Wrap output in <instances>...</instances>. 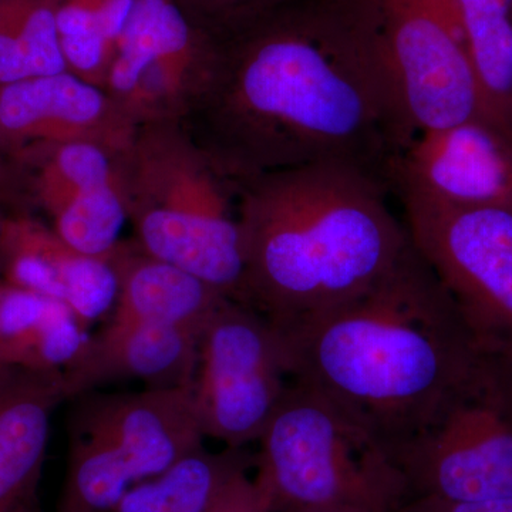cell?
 I'll use <instances>...</instances> for the list:
<instances>
[{
  "label": "cell",
  "instance_id": "18",
  "mask_svg": "<svg viewBox=\"0 0 512 512\" xmlns=\"http://www.w3.org/2000/svg\"><path fill=\"white\" fill-rule=\"evenodd\" d=\"M90 335L72 309L56 299L0 285V363L33 370H64Z\"/></svg>",
  "mask_w": 512,
  "mask_h": 512
},
{
  "label": "cell",
  "instance_id": "17",
  "mask_svg": "<svg viewBox=\"0 0 512 512\" xmlns=\"http://www.w3.org/2000/svg\"><path fill=\"white\" fill-rule=\"evenodd\" d=\"M254 461L245 447H202L134 485L114 512H214L251 484Z\"/></svg>",
  "mask_w": 512,
  "mask_h": 512
},
{
  "label": "cell",
  "instance_id": "2",
  "mask_svg": "<svg viewBox=\"0 0 512 512\" xmlns=\"http://www.w3.org/2000/svg\"><path fill=\"white\" fill-rule=\"evenodd\" d=\"M275 329L289 379L362 424L389 456L498 360L481 348L412 241L367 291Z\"/></svg>",
  "mask_w": 512,
  "mask_h": 512
},
{
  "label": "cell",
  "instance_id": "5",
  "mask_svg": "<svg viewBox=\"0 0 512 512\" xmlns=\"http://www.w3.org/2000/svg\"><path fill=\"white\" fill-rule=\"evenodd\" d=\"M121 171L137 247L242 301L245 262L231 178L175 131L136 137Z\"/></svg>",
  "mask_w": 512,
  "mask_h": 512
},
{
  "label": "cell",
  "instance_id": "4",
  "mask_svg": "<svg viewBox=\"0 0 512 512\" xmlns=\"http://www.w3.org/2000/svg\"><path fill=\"white\" fill-rule=\"evenodd\" d=\"M255 454L261 512H396L407 501L392 457L352 417L289 380Z\"/></svg>",
  "mask_w": 512,
  "mask_h": 512
},
{
  "label": "cell",
  "instance_id": "19",
  "mask_svg": "<svg viewBox=\"0 0 512 512\" xmlns=\"http://www.w3.org/2000/svg\"><path fill=\"white\" fill-rule=\"evenodd\" d=\"M195 59L197 47L190 26L174 0H136L104 90L123 109L124 100L148 67H170L188 76Z\"/></svg>",
  "mask_w": 512,
  "mask_h": 512
},
{
  "label": "cell",
  "instance_id": "9",
  "mask_svg": "<svg viewBox=\"0 0 512 512\" xmlns=\"http://www.w3.org/2000/svg\"><path fill=\"white\" fill-rule=\"evenodd\" d=\"M289 383L278 330L262 313L227 299L202 330L190 386L205 439L256 443Z\"/></svg>",
  "mask_w": 512,
  "mask_h": 512
},
{
  "label": "cell",
  "instance_id": "28",
  "mask_svg": "<svg viewBox=\"0 0 512 512\" xmlns=\"http://www.w3.org/2000/svg\"><path fill=\"white\" fill-rule=\"evenodd\" d=\"M316 512H353V511L333 510V511H316Z\"/></svg>",
  "mask_w": 512,
  "mask_h": 512
},
{
  "label": "cell",
  "instance_id": "1",
  "mask_svg": "<svg viewBox=\"0 0 512 512\" xmlns=\"http://www.w3.org/2000/svg\"><path fill=\"white\" fill-rule=\"evenodd\" d=\"M212 77L215 160L234 181L340 163L389 187L416 136L376 0H295L251 26Z\"/></svg>",
  "mask_w": 512,
  "mask_h": 512
},
{
  "label": "cell",
  "instance_id": "8",
  "mask_svg": "<svg viewBox=\"0 0 512 512\" xmlns=\"http://www.w3.org/2000/svg\"><path fill=\"white\" fill-rule=\"evenodd\" d=\"M410 241L488 355L512 363V210L397 195Z\"/></svg>",
  "mask_w": 512,
  "mask_h": 512
},
{
  "label": "cell",
  "instance_id": "14",
  "mask_svg": "<svg viewBox=\"0 0 512 512\" xmlns=\"http://www.w3.org/2000/svg\"><path fill=\"white\" fill-rule=\"evenodd\" d=\"M200 338L190 330L110 318L64 370L69 400L121 382L148 389L190 387Z\"/></svg>",
  "mask_w": 512,
  "mask_h": 512
},
{
  "label": "cell",
  "instance_id": "26",
  "mask_svg": "<svg viewBox=\"0 0 512 512\" xmlns=\"http://www.w3.org/2000/svg\"><path fill=\"white\" fill-rule=\"evenodd\" d=\"M396 512H512V497L478 503H444L430 498H412Z\"/></svg>",
  "mask_w": 512,
  "mask_h": 512
},
{
  "label": "cell",
  "instance_id": "16",
  "mask_svg": "<svg viewBox=\"0 0 512 512\" xmlns=\"http://www.w3.org/2000/svg\"><path fill=\"white\" fill-rule=\"evenodd\" d=\"M110 261L119 284L111 319L171 326L201 336L228 299L197 276L138 247L121 244Z\"/></svg>",
  "mask_w": 512,
  "mask_h": 512
},
{
  "label": "cell",
  "instance_id": "3",
  "mask_svg": "<svg viewBox=\"0 0 512 512\" xmlns=\"http://www.w3.org/2000/svg\"><path fill=\"white\" fill-rule=\"evenodd\" d=\"M242 301L276 328L330 311L383 278L410 245L390 190L353 165L284 168L238 181Z\"/></svg>",
  "mask_w": 512,
  "mask_h": 512
},
{
  "label": "cell",
  "instance_id": "6",
  "mask_svg": "<svg viewBox=\"0 0 512 512\" xmlns=\"http://www.w3.org/2000/svg\"><path fill=\"white\" fill-rule=\"evenodd\" d=\"M56 512H114L134 485L205 447L190 387L73 397Z\"/></svg>",
  "mask_w": 512,
  "mask_h": 512
},
{
  "label": "cell",
  "instance_id": "11",
  "mask_svg": "<svg viewBox=\"0 0 512 512\" xmlns=\"http://www.w3.org/2000/svg\"><path fill=\"white\" fill-rule=\"evenodd\" d=\"M389 185L447 207L512 210V140L484 117L420 131L394 161Z\"/></svg>",
  "mask_w": 512,
  "mask_h": 512
},
{
  "label": "cell",
  "instance_id": "27",
  "mask_svg": "<svg viewBox=\"0 0 512 512\" xmlns=\"http://www.w3.org/2000/svg\"><path fill=\"white\" fill-rule=\"evenodd\" d=\"M252 490V483L248 485V487H245V490L239 491L237 495H234V497L229 498L227 503H224L221 505V507H218L217 510L214 512H225L228 510V507H231L232 504L235 503V501H238L239 498L244 497L245 494L249 493V491Z\"/></svg>",
  "mask_w": 512,
  "mask_h": 512
},
{
  "label": "cell",
  "instance_id": "22",
  "mask_svg": "<svg viewBox=\"0 0 512 512\" xmlns=\"http://www.w3.org/2000/svg\"><path fill=\"white\" fill-rule=\"evenodd\" d=\"M113 154L90 143L52 146L36 178V195L47 214L84 188L119 180Z\"/></svg>",
  "mask_w": 512,
  "mask_h": 512
},
{
  "label": "cell",
  "instance_id": "15",
  "mask_svg": "<svg viewBox=\"0 0 512 512\" xmlns=\"http://www.w3.org/2000/svg\"><path fill=\"white\" fill-rule=\"evenodd\" d=\"M64 402L63 372L0 363V512H42L50 423Z\"/></svg>",
  "mask_w": 512,
  "mask_h": 512
},
{
  "label": "cell",
  "instance_id": "20",
  "mask_svg": "<svg viewBox=\"0 0 512 512\" xmlns=\"http://www.w3.org/2000/svg\"><path fill=\"white\" fill-rule=\"evenodd\" d=\"M488 119L512 140V0H454Z\"/></svg>",
  "mask_w": 512,
  "mask_h": 512
},
{
  "label": "cell",
  "instance_id": "7",
  "mask_svg": "<svg viewBox=\"0 0 512 512\" xmlns=\"http://www.w3.org/2000/svg\"><path fill=\"white\" fill-rule=\"evenodd\" d=\"M407 500L512 497V363L495 360L470 389L390 454Z\"/></svg>",
  "mask_w": 512,
  "mask_h": 512
},
{
  "label": "cell",
  "instance_id": "12",
  "mask_svg": "<svg viewBox=\"0 0 512 512\" xmlns=\"http://www.w3.org/2000/svg\"><path fill=\"white\" fill-rule=\"evenodd\" d=\"M134 120L106 90L69 72L0 86V146L90 143L126 154Z\"/></svg>",
  "mask_w": 512,
  "mask_h": 512
},
{
  "label": "cell",
  "instance_id": "25",
  "mask_svg": "<svg viewBox=\"0 0 512 512\" xmlns=\"http://www.w3.org/2000/svg\"><path fill=\"white\" fill-rule=\"evenodd\" d=\"M198 2L220 13L224 18L238 20L239 23L252 22V26L295 0H198Z\"/></svg>",
  "mask_w": 512,
  "mask_h": 512
},
{
  "label": "cell",
  "instance_id": "21",
  "mask_svg": "<svg viewBox=\"0 0 512 512\" xmlns=\"http://www.w3.org/2000/svg\"><path fill=\"white\" fill-rule=\"evenodd\" d=\"M53 231L80 254L110 259L128 220L123 175L111 183L74 192L49 212Z\"/></svg>",
  "mask_w": 512,
  "mask_h": 512
},
{
  "label": "cell",
  "instance_id": "24",
  "mask_svg": "<svg viewBox=\"0 0 512 512\" xmlns=\"http://www.w3.org/2000/svg\"><path fill=\"white\" fill-rule=\"evenodd\" d=\"M32 72L5 5L0 0V86L30 79Z\"/></svg>",
  "mask_w": 512,
  "mask_h": 512
},
{
  "label": "cell",
  "instance_id": "13",
  "mask_svg": "<svg viewBox=\"0 0 512 512\" xmlns=\"http://www.w3.org/2000/svg\"><path fill=\"white\" fill-rule=\"evenodd\" d=\"M0 264L6 284L64 303L87 329L116 305L119 284L110 259L74 251L32 218L0 222Z\"/></svg>",
  "mask_w": 512,
  "mask_h": 512
},
{
  "label": "cell",
  "instance_id": "23",
  "mask_svg": "<svg viewBox=\"0 0 512 512\" xmlns=\"http://www.w3.org/2000/svg\"><path fill=\"white\" fill-rule=\"evenodd\" d=\"M32 77L67 72L60 47L56 10L59 0H2Z\"/></svg>",
  "mask_w": 512,
  "mask_h": 512
},
{
  "label": "cell",
  "instance_id": "10",
  "mask_svg": "<svg viewBox=\"0 0 512 512\" xmlns=\"http://www.w3.org/2000/svg\"><path fill=\"white\" fill-rule=\"evenodd\" d=\"M376 6L384 49L416 134L478 117L490 120L454 0H376Z\"/></svg>",
  "mask_w": 512,
  "mask_h": 512
}]
</instances>
